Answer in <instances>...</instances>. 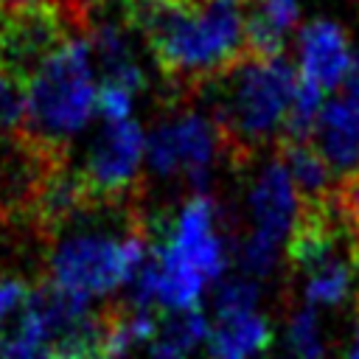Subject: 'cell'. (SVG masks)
<instances>
[{
  "label": "cell",
  "mask_w": 359,
  "mask_h": 359,
  "mask_svg": "<svg viewBox=\"0 0 359 359\" xmlns=\"http://www.w3.org/2000/svg\"><path fill=\"white\" fill-rule=\"evenodd\" d=\"M129 22L140 28L157 70L177 90L213 84L250 56L241 0H177L129 8Z\"/></svg>",
  "instance_id": "6da1fadb"
},
{
  "label": "cell",
  "mask_w": 359,
  "mask_h": 359,
  "mask_svg": "<svg viewBox=\"0 0 359 359\" xmlns=\"http://www.w3.org/2000/svg\"><path fill=\"white\" fill-rule=\"evenodd\" d=\"M98 107V76L84 34H70L25 79V123L17 140L48 160H65L67 143Z\"/></svg>",
  "instance_id": "7a4b0ae2"
},
{
  "label": "cell",
  "mask_w": 359,
  "mask_h": 359,
  "mask_svg": "<svg viewBox=\"0 0 359 359\" xmlns=\"http://www.w3.org/2000/svg\"><path fill=\"white\" fill-rule=\"evenodd\" d=\"M149 252L151 236L137 210L118 227L70 222L53 236L48 252V283L90 303L93 297H107L132 286Z\"/></svg>",
  "instance_id": "3957f363"
},
{
  "label": "cell",
  "mask_w": 359,
  "mask_h": 359,
  "mask_svg": "<svg viewBox=\"0 0 359 359\" xmlns=\"http://www.w3.org/2000/svg\"><path fill=\"white\" fill-rule=\"evenodd\" d=\"M213 84L219 87L213 118L233 160H247L272 140L280 143L300 84L286 56H247Z\"/></svg>",
  "instance_id": "277c9868"
},
{
  "label": "cell",
  "mask_w": 359,
  "mask_h": 359,
  "mask_svg": "<svg viewBox=\"0 0 359 359\" xmlns=\"http://www.w3.org/2000/svg\"><path fill=\"white\" fill-rule=\"evenodd\" d=\"M224 157L233 160L213 112L177 109L146 132V165L160 180H185L205 191Z\"/></svg>",
  "instance_id": "5b68a950"
},
{
  "label": "cell",
  "mask_w": 359,
  "mask_h": 359,
  "mask_svg": "<svg viewBox=\"0 0 359 359\" xmlns=\"http://www.w3.org/2000/svg\"><path fill=\"white\" fill-rule=\"evenodd\" d=\"M224 222L227 216L222 210V202L208 191H194L177 208L171 222L160 227V236L154 241L165 247L171 255H177L210 286L222 280L233 258L236 238H230Z\"/></svg>",
  "instance_id": "8992f818"
},
{
  "label": "cell",
  "mask_w": 359,
  "mask_h": 359,
  "mask_svg": "<svg viewBox=\"0 0 359 359\" xmlns=\"http://www.w3.org/2000/svg\"><path fill=\"white\" fill-rule=\"evenodd\" d=\"M143 163H146V132L135 118H129V121L101 123L79 174L95 205H121V202H132Z\"/></svg>",
  "instance_id": "52a82bcc"
},
{
  "label": "cell",
  "mask_w": 359,
  "mask_h": 359,
  "mask_svg": "<svg viewBox=\"0 0 359 359\" xmlns=\"http://www.w3.org/2000/svg\"><path fill=\"white\" fill-rule=\"evenodd\" d=\"M247 236L275 244L286 252V244L303 216V196L280 154L264 160L247 188Z\"/></svg>",
  "instance_id": "ba28073f"
},
{
  "label": "cell",
  "mask_w": 359,
  "mask_h": 359,
  "mask_svg": "<svg viewBox=\"0 0 359 359\" xmlns=\"http://www.w3.org/2000/svg\"><path fill=\"white\" fill-rule=\"evenodd\" d=\"M294 56L300 81L323 90L325 95L339 93L359 62L351 48L348 31L328 17H317L297 31Z\"/></svg>",
  "instance_id": "9c48e42d"
},
{
  "label": "cell",
  "mask_w": 359,
  "mask_h": 359,
  "mask_svg": "<svg viewBox=\"0 0 359 359\" xmlns=\"http://www.w3.org/2000/svg\"><path fill=\"white\" fill-rule=\"evenodd\" d=\"M311 143L331 165L339 185L359 174V95L351 87L328 95Z\"/></svg>",
  "instance_id": "30bf717a"
},
{
  "label": "cell",
  "mask_w": 359,
  "mask_h": 359,
  "mask_svg": "<svg viewBox=\"0 0 359 359\" xmlns=\"http://www.w3.org/2000/svg\"><path fill=\"white\" fill-rule=\"evenodd\" d=\"M93 62L98 67V81L101 84H115L123 87L129 93H140L146 90V73L135 56L132 48V34L126 28V22L121 20H90L84 28Z\"/></svg>",
  "instance_id": "8fae6325"
},
{
  "label": "cell",
  "mask_w": 359,
  "mask_h": 359,
  "mask_svg": "<svg viewBox=\"0 0 359 359\" xmlns=\"http://www.w3.org/2000/svg\"><path fill=\"white\" fill-rule=\"evenodd\" d=\"M356 241L328 252L325 258L314 261L311 266H306L300 272L303 280V303L311 309H337L345 300H351L356 280H359V269H356Z\"/></svg>",
  "instance_id": "7c38bea8"
},
{
  "label": "cell",
  "mask_w": 359,
  "mask_h": 359,
  "mask_svg": "<svg viewBox=\"0 0 359 359\" xmlns=\"http://www.w3.org/2000/svg\"><path fill=\"white\" fill-rule=\"evenodd\" d=\"M272 337V323L261 309L236 317H213L205 351L208 359H261Z\"/></svg>",
  "instance_id": "4fadbf2b"
},
{
  "label": "cell",
  "mask_w": 359,
  "mask_h": 359,
  "mask_svg": "<svg viewBox=\"0 0 359 359\" xmlns=\"http://www.w3.org/2000/svg\"><path fill=\"white\" fill-rule=\"evenodd\" d=\"M300 28V0H252L247 6L250 56H283L289 36Z\"/></svg>",
  "instance_id": "5bb4252c"
},
{
  "label": "cell",
  "mask_w": 359,
  "mask_h": 359,
  "mask_svg": "<svg viewBox=\"0 0 359 359\" xmlns=\"http://www.w3.org/2000/svg\"><path fill=\"white\" fill-rule=\"evenodd\" d=\"M280 157L303 196V205H323L339 194V180L331 165L320 154V149L309 143H280Z\"/></svg>",
  "instance_id": "9a60e30c"
},
{
  "label": "cell",
  "mask_w": 359,
  "mask_h": 359,
  "mask_svg": "<svg viewBox=\"0 0 359 359\" xmlns=\"http://www.w3.org/2000/svg\"><path fill=\"white\" fill-rule=\"evenodd\" d=\"M210 334V320L196 311H180V314H165L160 320V331L154 342L149 345V359H188L191 351L208 342Z\"/></svg>",
  "instance_id": "2e32d148"
},
{
  "label": "cell",
  "mask_w": 359,
  "mask_h": 359,
  "mask_svg": "<svg viewBox=\"0 0 359 359\" xmlns=\"http://www.w3.org/2000/svg\"><path fill=\"white\" fill-rule=\"evenodd\" d=\"M286 351L292 359H325V331L317 309L300 306L286 320Z\"/></svg>",
  "instance_id": "e0dca14e"
},
{
  "label": "cell",
  "mask_w": 359,
  "mask_h": 359,
  "mask_svg": "<svg viewBox=\"0 0 359 359\" xmlns=\"http://www.w3.org/2000/svg\"><path fill=\"white\" fill-rule=\"evenodd\" d=\"M261 283L247 275H233L222 280L213 292V317H236L247 311H258Z\"/></svg>",
  "instance_id": "ac0fdd59"
},
{
  "label": "cell",
  "mask_w": 359,
  "mask_h": 359,
  "mask_svg": "<svg viewBox=\"0 0 359 359\" xmlns=\"http://www.w3.org/2000/svg\"><path fill=\"white\" fill-rule=\"evenodd\" d=\"M34 294V286L22 278H14V275H3L0 278V328L8 325L11 320H17L28 300Z\"/></svg>",
  "instance_id": "d6986e66"
},
{
  "label": "cell",
  "mask_w": 359,
  "mask_h": 359,
  "mask_svg": "<svg viewBox=\"0 0 359 359\" xmlns=\"http://www.w3.org/2000/svg\"><path fill=\"white\" fill-rule=\"evenodd\" d=\"M135 107V93L115 87V84H101L98 81V107L95 112L101 115V123H115V121H129Z\"/></svg>",
  "instance_id": "ffe728a7"
},
{
  "label": "cell",
  "mask_w": 359,
  "mask_h": 359,
  "mask_svg": "<svg viewBox=\"0 0 359 359\" xmlns=\"http://www.w3.org/2000/svg\"><path fill=\"white\" fill-rule=\"evenodd\" d=\"M34 11H62L67 14L76 25L79 20L73 17L70 0H0V14L3 17H17V14H34ZM81 28V25H79ZM84 31V28H81Z\"/></svg>",
  "instance_id": "44dd1931"
},
{
  "label": "cell",
  "mask_w": 359,
  "mask_h": 359,
  "mask_svg": "<svg viewBox=\"0 0 359 359\" xmlns=\"http://www.w3.org/2000/svg\"><path fill=\"white\" fill-rule=\"evenodd\" d=\"M337 205H339V213L345 216L353 238L359 241V174L348 182L339 185V194H337Z\"/></svg>",
  "instance_id": "7402d4cb"
},
{
  "label": "cell",
  "mask_w": 359,
  "mask_h": 359,
  "mask_svg": "<svg viewBox=\"0 0 359 359\" xmlns=\"http://www.w3.org/2000/svg\"><path fill=\"white\" fill-rule=\"evenodd\" d=\"M98 3H104V0H70L73 17L79 20L81 28H87V22H90V17H93V8H95Z\"/></svg>",
  "instance_id": "603a6c76"
},
{
  "label": "cell",
  "mask_w": 359,
  "mask_h": 359,
  "mask_svg": "<svg viewBox=\"0 0 359 359\" xmlns=\"http://www.w3.org/2000/svg\"><path fill=\"white\" fill-rule=\"evenodd\" d=\"M345 359H359V309H356V320H353L351 337L345 342Z\"/></svg>",
  "instance_id": "cb8c5ba5"
},
{
  "label": "cell",
  "mask_w": 359,
  "mask_h": 359,
  "mask_svg": "<svg viewBox=\"0 0 359 359\" xmlns=\"http://www.w3.org/2000/svg\"><path fill=\"white\" fill-rule=\"evenodd\" d=\"M165 3H177V0H126L129 8H149V6H165Z\"/></svg>",
  "instance_id": "d4e9b609"
},
{
  "label": "cell",
  "mask_w": 359,
  "mask_h": 359,
  "mask_svg": "<svg viewBox=\"0 0 359 359\" xmlns=\"http://www.w3.org/2000/svg\"><path fill=\"white\" fill-rule=\"evenodd\" d=\"M345 87H351V90L359 95V62H356V70H353V76L348 79V84H345Z\"/></svg>",
  "instance_id": "484cf974"
}]
</instances>
